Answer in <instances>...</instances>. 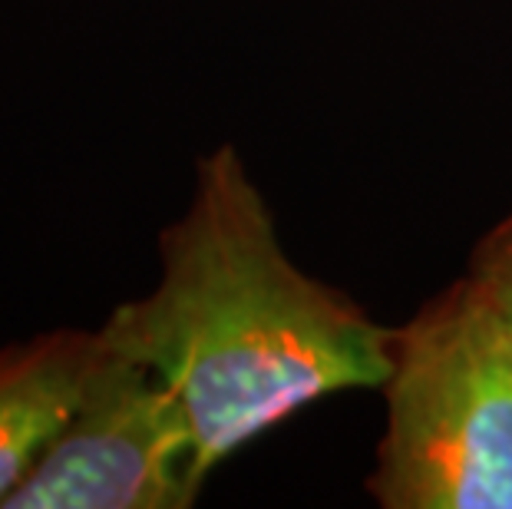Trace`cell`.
Returning <instances> with one entry per match:
<instances>
[{
  "mask_svg": "<svg viewBox=\"0 0 512 509\" xmlns=\"http://www.w3.org/2000/svg\"><path fill=\"white\" fill-rule=\"evenodd\" d=\"M149 364L195 433V480L331 394L377 391L394 328L308 275L232 143L195 162L192 196L159 232V278L100 324Z\"/></svg>",
  "mask_w": 512,
  "mask_h": 509,
  "instance_id": "obj_1",
  "label": "cell"
},
{
  "mask_svg": "<svg viewBox=\"0 0 512 509\" xmlns=\"http://www.w3.org/2000/svg\"><path fill=\"white\" fill-rule=\"evenodd\" d=\"M380 509H512V351L466 275L394 328Z\"/></svg>",
  "mask_w": 512,
  "mask_h": 509,
  "instance_id": "obj_2",
  "label": "cell"
},
{
  "mask_svg": "<svg viewBox=\"0 0 512 509\" xmlns=\"http://www.w3.org/2000/svg\"><path fill=\"white\" fill-rule=\"evenodd\" d=\"M103 338L70 420L0 509H189L195 433L176 391Z\"/></svg>",
  "mask_w": 512,
  "mask_h": 509,
  "instance_id": "obj_3",
  "label": "cell"
},
{
  "mask_svg": "<svg viewBox=\"0 0 512 509\" xmlns=\"http://www.w3.org/2000/svg\"><path fill=\"white\" fill-rule=\"evenodd\" d=\"M100 351V328H53L0 344V506L70 420Z\"/></svg>",
  "mask_w": 512,
  "mask_h": 509,
  "instance_id": "obj_4",
  "label": "cell"
},
{
  "mask_svg": "<svg viewBox=\"0 0 512 509\" xmlns=\"http://www.w3.org/2000/svg\"><path fill=\"white\" fill-rule=\"evenodd\" d=\"M466 281L483 298L512 351V212L486 229L470 255Z\"/></svg>",
  "mask_w": 512,
  "mask_h": 509,
  "instance_id": "obj_5",
  "label": "cell"
}]
</instances>
